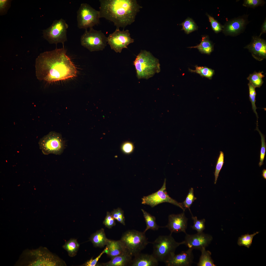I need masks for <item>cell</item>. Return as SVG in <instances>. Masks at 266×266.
I'll return each instance as SVG.
<instances>
[{
  "instance_id": "obj_1",
  "label": "cell",
  "mask_w": 266,
  "mask_h": 266,
  "mask_svg": "<svg viewBox=\"0 0 266 266\" xmlns=\"http://www.w3.org/2000/svg\"><path fill=\"white\" fill-rule=\"evenodd\" d=\"M66 53L63 46L61 48L41 53L36 60L37 78L51 83L76 77V67Z\"/></svg>"
},
{
  "instance_id": "obj_2",
  "label": "cell",
  "mask_w": 266,
  "mask_h": 266,
  "mask_svg": "<svg viewBox=\"0 0 266 266\" xmlns=\"http://www.w3.org/2000/svg\"><path fill=\"white\" fill-rule=\"evenodd\" d=\"M100 17L112 22L116 28H124L135 20L142 7L136 0H100Z\"/></svg>"
},
{
  "instance_id": "obj_3",
  "label": "cell",
  "mask_w": 266,
  "mask_h": 266,
  "mask_svg": "<svg viewBox=\"0 0 266 266\" xmlns=\"http://www.w3.org/2000/svg\"><path fill=\"white\" fill-rule=\"evenodd\" d=\"M17 265L25 266H66L64 261L45 248L24 251Z\"/></svg>"
},
{
  "instance_id": "obj_4",
  "label": "cell",
  "mask_w": 266,
  "mask_h": 266,
  "mask_svg": "<svg viewBox=\"0 0 266 266\" xmlns=\"http://www.w3.org/2000/svg\"><path fill=\"white\" fill-rule=\"evenodd\" d=\"M138 79H148L160 71V64L158 59L150 52L141 51L133 62Z\"/></svg>"
},
{
  "instance_id": "obj_5",
  "label": "cell",
  "mask_w": 266,
  "mask_h": 266,
  "mask_svg": "<svg viewBox=\"0 0 266 266\" xmlns=\"http://www.w3.org/2000/svg\"><path fill=\"white\" fill-rule=\"evenodd\" d=\"M171 235L160 236L152 242L153 248L152 254L158 262L166 263L175 254L176 248L184 243V241L176 242Z\"/></svg>"
},
{
  "instance_id": "obj_6",
  "label": "cell",
  "mask_w": 266,
  "mask_h": 266,
  "mask_svg": "<svg viewBox=\"0 0 266 266\" xmlns=\"http://www.w3.org/2000/svg\"><path fill=\"white\" fill-rule=\"evenodd\" d=\"M145 233L135 230H129L122 235L120 239L126 252L132 257L141 252L151 242Z\"/></svg>"
},
{
  "instance_id": "obj_7",
  "label": "cell",
  "mask_w": 266,
  "mask_h": 266,
  "mask_svg": "<svg viewBox=\"0 0 266 266\" xmlns=\"http://www.w3.org/2000/svg\"><path fill=\"white\" fill-rule=\"evenodd\" d=\"M81 45L91 52L103 50L107 45V37L101 30H97L93 27L89 31L85 29L81 36Z\"/></svg>"
},
{
  "instance_id": "obj_8",
  "label": "cell",
  "mask_w": 266,
  "mask_h": 266,
  "mask_svg": "<svg viewBox=\"0 0 266 266\" xmlns=\"http://www.w3.org/2000/svg\"><path fill=\"white\" fill-rule=\"evenodd\" d=\"M68 24L63 18L55 20L48 28L43 31V37L50 44H57L61 43L64 46L67 40Z\"/></svg>"
},
{
  "instance_id": "obj_9",
  "label": "cell",
  "mask_w": 266,
  "mask_h": 266,
  "mask_svg": "<svg viewBox=\"0 0 266 266\" xmlns=\"http://www.w3.org/2000/svg\"><path fill=\"white\" fill-rule=\"evenodd\" d=\"M100 18L99 11L87 3H82L77 12L78 27L85 29L93 27L100 23Z\"/></svg>"
},
{
  "instance_id": "obj_10",
  "label": "cell",
  "mask_w": 266,
  "mask_h": 266,
  "mask_svg": "<svg viewBox=\"0 0 266 266\" xmlns=\"http://www.w3.org/2000/svg\"><path fill=\"white\" fill-rule=\"evenodd\" d=\"M40 149L46 155H60L63 151L65 143L61 135L51 132L41 139L38 142Z\"/></svg>"
},
{
  "instance_id": "obj_11",
  "label": "cell",
  "mask_w": 266,
  "mask_h": 266,
  "mask_svg": "<svg viewBox=\"0 0 266 266\" xmlns=\"http://www.w3.org/2000/svg\"><path fill=\"white\" fill-rule=\"evenodd\" d=\"M166 180L165 179L161 188L158 191L149 195L144 196L142 198V203L150 206L153 207L161 203L167 202L179 207L184 211L182 203L178 202L170 197L166 190Z\"/></svg>"
},
{
  "instance_id": "obj_12",
  "label": "cell",
  "mask_w": 266,
  "mask_h": 266,
  "mask_svg": "<svg viewBox=\"0 0 266 266\" xmlns=\"http://www.w3.org/2000/svg\"><path fill=\"white\" fill-rule=\"evenodd\" d=\"M128 30L122 31L116 28L113 33L107 37V43L112 49L116 53H120L124 48H127L128 46L134 42L131 38Z\"/></svg>"
},
{
  "instance_id": "obj_13",
  "label": "cell",
  "mask_w": 266,
  "mask_h": 266,
  "mask_svg": "<svg viewBox=\"0 0 266 266\" xmlns=\"http://www.w3.org/2000/svg\"><path fill=\"white\" fill-rule=\"evenodd\" d=\"M248 16L244 15L227 21L223 26V33L226 36H236L243 32L249 22Z\"/></svg>"
},
{
  "instance_id": "obj_14",
  "label": "cell",
  "mask_w": 266,
  "mask_h": 266,
  "mask_svg": "<svg viewBox=\"0 0 266 266\" xmlns=\"http://www.w3.org/2000/svg\"><path fill=\"white\" fill-rule=\"evenodd\" d=\"M213 239L211 235L203 232L193 234H186L184 245L189 248L200 250L203 248H205L211 243Z\"/></svg>"
},
{
  "instance_id": "obj_15",
  "label": "cell",
  "mask_w": 266,
  "mask_h": 266,
  "mask_svg": "<svg viewBox=\"0 0 266 266\" xmlns=\"http://www.w3.org/2000/svg\"><path fill=\"white\" fill-rule=\"evenodd\" d=\"M248 49L256 60L266 58V41L259 36H252L251 42L244 47Z\"/></svg>"
},
{
  "instance_id": "obj_16",
  "label": "cell",
  "mask_w": 266,
  "mask_h": 266,
  "mask_svg": "<svg viewBox=\"0 0 266 266\" xmlns=\"http://www.w3.org/2000/svg\"><path fill=\"white\" fill-rule=\"evenodd\" d=\"M187 221L188 219L184 212L178 214H171L168 216L167 225L162 227L167 228L170 231L171 234L173 233L180 232L184 233L186 234Z\"/></svg>"
},
{
  "instance_id": "obj_17",
  "label": "cell",
  "mask_w": 266,
  "mask_h": 266,
  "mask_svg": "<svg viewBox=\"0 0 266 266\" xmlns=\"http://www.w3.org/2000/svg\"><path fill=\"white\" fill-rule=\"evenodd\" d=\"M193 249L189 248L177 254H175L165 264L167 266H190L193 262Z\"/></svg>"
},
{
  "instance_id": "obj_18",
  "label": "cell",
  "mask_w": 266,
  "mask_h": 266,
  "mask_svg": "<svg viewBox=\"0 0 266 266\" xmlns=\"http://www.w3.org/2000/svg\"><path fill=\"white\" fill-rule=\"evenodd\" d=\"M129 265L132 266H156L158 261L152 254L140 253L134 256Z\"/></svg>"
},
{
  "instance_id": "obj_19",
  "label": "cell",
  "mask_w": 266,
  "mask_h": 266,
  "mask_svg": "<svg viewBox=\"0 0 266 266\" xmlns=\"http://www.w3.org/2000/svg\"><path fill=\"white\" fill-rule=\"evenodd\" d=\"M106 246L108 251L107 254L111 258L127 253L120 240L116 241L109 239Z\"/></svg>"
},
{
  "instance_id": "obj_20",
  "label": "cell",
  "mask_w": 266,
  "mask_h": 266,
  "mask_svg": "<svg viewBox=\"0 0 266 266\" xmlns=\"http://www.w3.org/2000/svg\"><path fill=\"white\" fill-rule=\"evenodd\" d=\"M132 257L127 253L111 258V260L101 265L104 266H126L130 265Z\"/></svg>"
},
{
  "instance_id": "obj_21",
  "label": "cell",
  "mask_w": 266,
  "mask_h": 266,
  "mask_svg": "<svg viewBox=\"0 0 266 266\" xmlns=\"http://www.w3.org/2000/svg\"><path fill=\"white\" fill-rule=\"evenodd\" d=\"M108 240L106 236L104 230L102 228L92 234L89 238L94 247L100 248L106 245Z\"/></svg>"
},
{
  "instance_id": "obj_22",
  "label": "cell",
  "mask_w": 266,
  "mask_h": 266,
  "mask_svg": "<svg viewBox=\"0 0 266 266\" xmlns=\"http://www.w3.org/2000/svg\"><path fill=\"white\" fill-rule=\"evenodd\" d=\"M188 48H197L201 53L210 54L213 50L214 45L209 40L208 36H204L202 37L199 44L196 46Z\"/></svg>"
},
{
  "instance_id": "obj_23",
  "label": "cell",
  "mask_w": 266,
  "mask_h": 266,
  "mask_svg": "<svg viewBox=\"0 0 266 266\" xmlns=\"http://www.w3.org/2000/svg\"><path fill=\"white\" fill-rule=\"evenodd\" d=\"M146 223V227L143 232L145 233L148 230L150 229L154 231L157 230L162 227L158 225L156 221L155 216L151 215L143 209H141Z\"/></svg>"
},
{
  "instance_id": "obj_24",
  "label": "cell",
  "mask_w": 266,
  "mask_h": 266,
  "mask_svg": "<svg viewBox=\"0 0 266 266\" xmlns=\"http://www.w3.org/2000/svg\"><path fill=\"white\" fill-rule=\"evenodd\" d=\"M200 251L201 254L197 266H216L214 264V261L211 258V253L209 251L206 250L205 248H202Z\"/></svg>"
},
{
  "instance_id": "obj_25",
  "label": "cell",
  "mask_w": 266,
  "mask_h": 266,
  "mask_svg": "<svg viewBox=\"0 0 266 266\" xmlns=\"http://www.w3.org/2000/svg\"><path fill=\"white\" fill-rule=\"evenodd\" d=\"M79 246L77 239L71 238L66 242L62 247L67 252L68 255L72 257L76 255Z\"/></svg>"
},
{
  "instance_id": "obj_26",
  "label": "cell",
  "mask_w": 266,
  "mask_h": 266,
  "mask_svg": "<svg viewBox=\"0 0 266 266\" xmlns=\"http://www.w3.org/2000/svg\"><path fill=\"white\" fill-rule=\"evenodd\" d=\"M263 73V72H255L250 74L247 78L249 83L255 88L260 87L262 85L264 82L263 78L265 77Z\"/></svg>"
},
{
  "instance_id": "obj_27",
  "label": "cell",
  "mask_w": 266,
  "mask_h": 266,
  "mask_svg": "<svg viewBox=\"0 0 266 266\" xmlns=\"http://www.w3.org/2000/svg\"><path fill=\"white\" fill-rule=\"evenodd\" d=\"M195 69L193 70L190 68L189 71L191 72H195L200 74L201 76L205 77L211 79L215 73L214 70L206 66H199L196 65Z\"/></svg>"
},
{
  "instance_id": "obj_28",
  "label": "cell",
  "mask_w": 266,
  "mask_h": 266,
  "mask_svg": "<svg viewBox=\"0 0 266 266\" xmlns=\"http://www.w3.org/2000/svg\"><path fill=\"white\" fill-rule=\"evenodd\" d=\"M180 25L182 26V30H184L187 34L196 30L198 29V27L194 21L189 17L185 19Z\"/></svg>"
},
{
  "instance_id": "obj_29",
  "label": "cell",
  "mask_w": 266,
  "mask_h": 266,
  "mask_svg": "<svg viewBox=\"0 0 266 266\" xmlns=\"http://www.w3.org/2000/svg\"><path fill=\"white\" fill-rule=\"evenodd\" d=\"M259 233L257 232L252 234L248 233L241 235L238 238V244L240 246H244L249 248L252 244L253 237Z\"/></svg>"
},
{
  "instance_id": "obj_30",
  "label": "cell",
  "mask_w": 266,
  "mask_h": 266,
  "mask_svg": "<svg viewBox=\"0 0 266 266\" xmlns=\"http://www.w3.org/2000/svg\"><path fill=\"white\" fill-rule=\"evenodd\" d=\"M249 88V99L251 102L252 109L253 112L255 114L257 118V123H258V118L256 109L257 108L255 104L256 93L255 88L249 83L248 84Z\"/></svg>"
},
{
  "instance_id": "obj_31",
  "label": "cell",
  "mask_w": 266,
  "mask_h": 266,
  "mask_svg": "<svg viewBox=\"0 0 266 266\" xmlns=\"http://www.w3.org/2000/svg\"><path fill=\"white\" fill-rule=\"evenodd\" d=\"M192 218L194 223L193 225L191 227L192 229L196 230L198 233L203 232L205 229V219H203L198 220L196 216H193Z\"/></svg>"
},
{
  "instance_id": "obj_32",
  "label": "cell",
  "mask_w": 266,
  "mask_h": 266,
  "mask_svg": "<svg viewBox=\"0 0 266 266\" xmlns=\"http://www.w3.org/2000/svg\"><path fill=\"white\" fill-rule=\"evenodd\" d=\"M257 125L256 130L259 132L261 138V147L260 151V161L259 164V166L261 167L264 164V160L265 155L266 144L265 142V136L258 129V125Z\"/></svg>"
},
{
  "instance_id": "obj_33",
  "label": "cell",
  "mask_w": 266,
  "mask_h": 266,
  "mask_svg": "<svg viewBox=\"0 0 266 266\" xmlns=\"http://www.w3.org/2000/svg\"><path fill=\"white\" fill-rule=\"evenodd\" d=\"M224 155L223 152L220 151V154L216 163L215 170L214 173L215 176V181L214 183L216 184V183L217 179L219 176V173L221 170L224 163Z\"/></svg>"
},
{
  "instance_id": "obj_34",
  "label": "cell",
  "mask_w": 266,
  "mask_h": 266,
  "mask_svg": "<svg viewBox=\"0 0 266 266\" xmlns=\"http://www.w3.org/2000/svg\"><path fill=\"white\" fill-rule=\"evenodd\" d=\"M194 189L191 188L189 190V193L184 201L182 203L185 209H188L191 212L190 207L196 198L195 197L194 194Z\"/></svg>"
},
{
  "instance_id": "obj_35",
  "label": "cell",
  "mask_w": 266,
  "mask_h": 266,
  "mask_svg": "<svg viewBox=\"0 0 266 266\" xmlns=\"http://www.w3.org/2000/svg\"><path fill=\"white\" fill-rule=\"evenodd\" d=\"M111 214L115 220L123 225H125L124 212L121 208H118L116 209H114L111 212Z\"/></svg>"
},
{
  "instance_id": "obj_36",
  "label": "cell",
  "mask_w": 266,
  "mask_h": 266,
  "mask_svg": "<svg viewBox=\"0 0 266 266\" xmlns=\"http://www.w3.org/2000/svg\"><path fill=\"white\" fill-rule=\"evenodd\" d=\"M206 15L208 18L212 29L214 32L216 33H217L221 31L223 29V25H221L212 17L207 14Z\"/></svg>"
},
{
  "instance_id": "obj_37",
  "label": "cell",
  "mask_w": 266,
  "mask_h": 266,
  "mask_svg": "<svg viewBox=\"0 0 266 266\" xmlns=\"http://www.w3.org/2000/svg\"><path fill=\"white\" fill-rule=\"evenodd\" d=\"M265 3V1L263 0H244L243 5L254 8L259 6H263Z\"/></svg>"
},
{
  "instance_id": "obj_38",
  "label": "cell",
  "mask_w": 266,
  "mask_h": 266,
  "mask_svg": "<svg viewBox=\"0 0 266 266\" xmlns=\"http://www.w3.org/2000/svg\"><path fill=\"white\" fill-rule=\"evenodd\" d=\"M115 220L111 213L108 212L103 223L106 227L110 229L116 225Z\"/></svg>"
},
{
  "instance_id": "obj_39",
  "label": "cell",
  "mask_w": 266,
  "mask_h": 266,
  "mask_svg": "<svg viewBox=\"0 0 266 266\" xmlns=\"http://www.w3.org/2000/svg\"><path fill=\"white\" fill-rule=\"evenodd\" d=\"M11 0H0V15H3L6 14L10 7Z\"/></svg>"
},
{
  "instance_id": "obj_40",
  "label": "cell",
  "mask_w": 266,
  "mask_h": 266,
  "mask_svg": "<svg viewBox=\"0 0 266 266\" xmlns=\"http://www.w3.org/2000/svg\"><path fill=\"white\" fill-rule=\"evenodd\" d=\"M134 149L133 144L130 141H126L122 145L121 149L124 153L129 154L132 153Z\"/></svg>"
},
{
  "instance_id": "obj_41",
  "label": "cell",
  "mask_w": 266,
  "mask_h": 266,
  "mask_svg": "<svg viewBox=\"0 0 266 266\" xmlns=\"http://www.w3.org/2000/svg\"><path fill=\"white\" fill-rule=\"evenodd\" d=\"M108 251V249L106 246L105 248L102 251L96 258L94 259H93V258L92 257L90 259L86 261L84 264L83 266H96L98 261L102 255L104 253L107 254V253Z\"/></svg>"
},
{
  "instance_id": "obj_42",
  "label": "cell",
  "mask_w": 266,
  "mask_h": 266,
  "mask_svg": "<svg viewBox=\"0 0 266 266\" xmlns=\"http://www.w3.org/2000/svg\"><path fill=\"white\" fill-rule=\"evenodd\" d=\"M266 33V19H265L261 26V32L259 36L261 37L262 34Z\"/></svg>"
},
{
  "instance_id": "obj_43",
  "label": "cell",
  "mask_w": 266,
  "mask_h": 266,
  "mask_svg": "<svg viewBox=\"0 0 266 266\" xmlns=\"http://www.w3.org/2000/svg\"><path fill=\"white\" fill-rule=\"evenodd\" d=\"M262 176L266 180V169H264L262 171Z\"/></svg>"
}]
</instances>
